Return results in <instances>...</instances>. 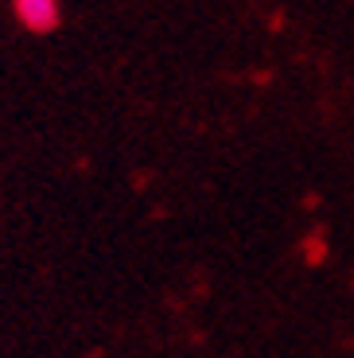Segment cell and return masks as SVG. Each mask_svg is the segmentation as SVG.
<instances>
[{
    "instance_id": "obj_1",
    "label": "cell",
    "mask_w": 354,
    "mask_h": 358,
    "mask_svg": "<svg viewBox=\"0 0 354 358\" xmlns=\"http://www.w3.org/2000/svg\"><path fill=\"white\" fill-rule=\"evenodd\" d=\"M12 12L36 36H47L59 27V0H12Z\"/></svg>"
}]
</instances>
